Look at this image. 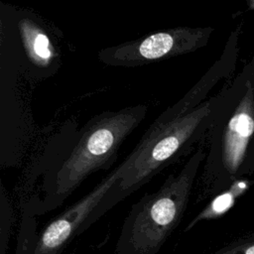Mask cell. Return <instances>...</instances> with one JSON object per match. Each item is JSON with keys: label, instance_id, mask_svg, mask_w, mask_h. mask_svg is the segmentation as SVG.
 <instances>
[{"label": "cell", "instance_id": "6da1fadb", "mask_svg": "<svg viewBox=\"0 0 254 254\" xmlns=\"http://www.w3.org/2000/svg\"><path fill=\"white\" fill-rule=\"evenodd\" d=\"M146 114L147 106L137 104L105 111L89 119L71 146L48 168L42 195L32 197L22 209L37 216L61 206L88 176L112 165L119 148Z\"/></svg>", "mask_w": 254, "mask_h": 254}, {"label": "cell", "instance_id": "7a4b0ae2", "mask_svg": "<svg viewBox=\"0 0 254 254\" xmlns=\"http://www.w3.org/2000/svg\"><path fill=\"white\" fill-rule=\"evenodd\" d=\"M218 111L207 132L199 177L200 198L216 195L241 178L254 137V85L250 63L222 88Z\"/></svg>", "mask_w": 254, "mask_h": 254}, {"label": "cell", "instance_id": "3957f363", "mask_svg": "<svg viewBox=\"0 0 254 254\" xmlns=\"http://www.w3.org/2000/svg\"><path fill=\"white\" fill-rule=\"evenodd\" d=\"M222 89L190 113L160 129L144 133L133 151L121 163L122 174L103 197L110 210L139 190L162 170L183 158L205 140L222 101Z\"/></svg>", "mask_w": 254, "mask_h": 254}, {"label": "cell", "instance_id": "277c9868", "mask_svg": "<svg viewBox=\"0 0 254 254\" xmlns=\"http://www.w3.org/2000/svg\"><path fill=\"white\" fill-rule=\"evenodd\" d=\"M205 156L201 144L179 172L172 173L156 191L146 193L132 205L115 254H157L161 250L184 217Z\"/></svg>", "mask_w": 254, "mask_h": 254}, {"label": "cell", "instance_id": "5b68a950", "mask_svg": "<svg viewBox=\"0 0 254 254\" xmlns=\"http://www.w3.org/2000/svg\"><path fill=\"white\" fill-rule=\"evenodd\" d=\"M211 27H177L156 31L142 38L98 52V60L110 66L135 67L192 53L207 45Z\"/></svg>", "mask_w": 254, "mask_h": 254}, {"label": "cell", "instance_id": "8992f818", "mask_svg": "<svg viewBox=\"0 0 254 254\" xmlns=\"http://www.w3.org/2000/svg\"><path fill=\"white\" fill-rule=\"evenodd\" d=\"M123 171L119 165L86 195L51 220L39 233L35 254H62L76 236L87 230L100 216L98 208L103 196L118 181Z\"/></svg>", "mask_w": 254, "mask_h": 254}, {"label": "cell", "instance_id": "52a82bcc", "mask_svg": "<svg viewBox=\"0 0 254 254\" xmlns=\"http://www.w3.org/2000/svg\"><path fill=\"white\" fill-rule=\"evenodd\" d=\"M241 25L233 29L224 45L219 58L212 64L199 80L175 104L161 113L145 133L154 132L171 121H174L206 101L209 92L222 79H228L235 71L239 55V38Z\"/></svg>", "mask_w": 254, "mask_h": 254}, {"label": "cell", "instance_id": "ba28073f", "mask_svg": "<svg viewBox=\"0 0 254 254\" xmlns=\"http://www.w3.org/2000/svg\"><path fill=\"white\" fill-rule=\"evenodd\" d=\"M18 28L30 62L45 70L50 65L55 70L58 60L56 47L43 25L39 24L34 16L24 15L18 19Z\"/></svg>", "mask_w": 254, "mask_h": 254}, {"label": "cell", "instance_id": "9c48e42d", "mask_svg": "<svg viewBox=\"0 0 254 254\" xmlns=\"http://www.w3.org/2000/svg\"><path fill=\"white\" fill-rule=\"evenodd\" d=\"M251 183L252 182L245 178L236 180L227 190L216 194L210 202L187 225L185 231L187 232L190 230L200 221L214 219L226 213L234 205L236 199L248 190Z\"/></svg>", "mask_w": 254, "mask_h": 254}, {"label": "cell", "instance_id": "30bf717a", "mask_svg": "<svg viewBox=\"0 0 254 254\" xmlns=\"http://www.w3.org/2000/svg\"><path fill=\"white\" fill-rule=\"evenodd\" d=\"M35 215L22 209V218L17 238L16 254H35L39 233Z\"/></svg>", "mask_w": 254, "mask_h": 254}, {"label": "cell", "instance_id": "8fae6325", "mask_svg": "<svg viewBox=\"0 0 254 254\" xmlns=\"http://www.w3.org/2000/svg\"><path fill=\"white\" fill-rule=\"evenodd\" d=\"M12 225V208L9 200L5 194L4 188L1 190L0 199V254H5Z\"/></svg>", "mask_w": 254, "mask_h": 254}, {"label": "cell", "instance_id": "7c38bea8", "mask_svg": "<svg viewBox=\"0 0 254 254\" xmlns=\"http://www.w3.org/2000/svg\"><path fill=\"white\" fill-rule=\"evenodd\" d=\"M253 174H254V137L251 141L248 155L241 171V178H244L245 176L253 175Z\"/></svg>", "mask_w": 254, "mask_h": 254}, {"label": "cell", "instance_id": "4fadbf2b", "mask_svg": "<svg viewBox=\"0 0 254 254\" xmlns=\"http://www.w3.org/2000/svg\"><path fill=\"white\" fill-rule=\"evenodd\" d=\"M217 254H254V243L238 245L233 248L222 250Z\"/></svg>", "mask_w": 254, "mask_h": 254}, {"label": "cell", "instance_id": "5bb4252c", "mask_svg": "<svg viewBox=\"0 0 254 254\" xmlns=\"http://www.w3.org/2000/svg\"><path fill=\"white\" fill-rule=\"evenodd\" d=\"M249 63H250V67H251V77H252V81H253V85H254V57Z\"/></svg>", "mask_w": 254, "mask_h": 254}, {"label": "cell", "instance_id": "9a60e30c", "mask_svg": "<svg viewBox=\"0 0 254 254\" xmlns=\"http://www.w3.org/2000/svg\"><path fill=\"white\" fill-rule=\"evenodd\" d=\"M246 4H247V7L249 10L254 11V0H247Z\"/></svg>", "mask_w": 254, "mask_h": 254}]
</instances>
